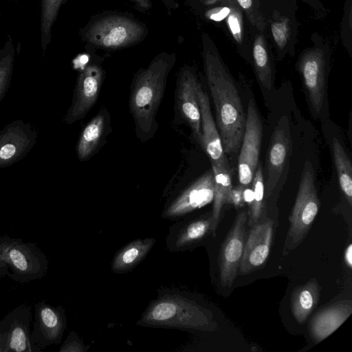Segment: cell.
<instances>
[{
	"instance_id": "6da1fadb",
	"label": "cell",
	"mask_w": 352,
	"mask_h": 352,
	"mask_svg": "<svg viewBox=\"0 0 352 352\" xmlns=\"http://www.w3.org/2000/svg\"><path fill=\"white\" fill-rule=\"evenodd\" d=\"M202 56L207 83L214 105L216 125L225 153L237 152L243 140L246 116L230 73L212 38L201 34Z\"/></svg>"
},
{
	"instance_id": "7a4b0ae2",
	"label": "cell",
	"mask_w": 352,
	"mask_h": 352,
	"mask_svg": "<svg viewBox=\"0 0 352 352\" xmlns=\"http://www.w3.org/2000/svg\"><path fill=\"white\" fill-rule=\"evenodd\" d=\"M176 54L162 52L146 67L139 69L130 86L129 107L136 136L146 142L155 135L156 116L164 98L168 75L175 65Z\"/></svg>"
},
{
	"instance_id": "3957f363",
	"label": "cell",
	"mask_w": 352,
	"mask_h": 352,
	"mask_svg": "<svg viewBox=\"0 0 352 352\" xmlns=\"http://www.w3.org/2000/svg\"><path fill=\"white\" fill-rule=\"evenodd\" d=\"M79 35L87 49L116 51L142 43L148 28L131 13L104 10L91 16Z\"/></svg>"
},
{
	"instance_id": "277c9868",
	"label": "cell",
	"mask_w": 352,
	"mask_h": 352,
	"mask_svg": "<svg viewBox=\"0 0 352 352\" xmlns=\"http://www.w3.org/2000/svg\"><path fill=\"white\" fill-rule=\"evenodd\" d=\"M141 325L214 331L218 326L210 310L177 294L153 302L143 314Z\"/></svg>"
},
{
	"instance_id": "5b68a950",
	"label": "cell",
	"mask_w": 352,
	"mask_h": 352,
	"mask_svg": "<svg viewBox=\"0 0 352 352\" xmlns=\"http://www.w3.org/2000/svg\"><path fill=\"white\" fill-rule=\"evenodd\" d=\"M300 55L296 66L312 111L320 113L325 97L329 46L318 36Z\"/></svg>"
},
{
	"instance_id": "8992f818",
	"label": "cell",
	"mask_w": 352,
	"mask_h": 352,
	"mask_svg": "<svg viewBox=\"0 0 352 352\" xmlns=\"http://www.w3.org/2000/svg\"><path fill=\"white\" fill-rule=\"evenodd\" d=\"M312 164L306 160L301 173L296 201L289 215V242L294 247L304 239L320 209Z\"/></svg>"
},
{
	"instance_id": "52a82bcc",
	"label": "cell",
	"mask_w": 352,
	"mask_h": 352,
	"mask_svg": "<svg viewBox=\"0 0 352 352\" xmlns=\"http://www.w3.org/2000/svg\"><path fill=\"white\" fill-rule=\"evenodd\" d=\"M263 135L261 120L254 101L248 103L245 131L238 160V177L243 188L252 183L258 164Z\"/></svg>"
},
{
	"instance_id": "ba28073f",
	"label": "cell",
	"mask_w": 352,
	"mask_h": 352,
	"mask_svg": "<svg viewBox=\"0 0 352 352\" xmlns=\"http://www.w3.org/2000/svg\"><path fill=\"white\" fill-rule=\"evenodd\" d=\"M104 77V71L100 65L91 63L78 74L74 90L72 103L64 122L72 124L82 119L96 104Z\"/></svg>"
},
{
	"instance_id": "9c48e42d",
	"label": "cell",
	"mask_w": 352,
	"mask_h": 352,
	"mask_svg": "<svg viewBox=\"0 0 352 352\" xmlns=\"http://www.w3.org/2000/svg\"><path fill=\"white\" fill-rule=\"evenodd\" d=\"M38 133L33 125L22 120H14L0 131V168L22 159L36 142Z\"/></svg>"
},
{
	"instance_id": "30bf717a",
	"label": "cell",
	"mask_w": 352,
	"mask_h": 352,
	"mask_svg": "<svg viewBox=\"0 0 352 352\" xmlns=\"http://www.w3.org/2000/svg\"><path fill=\"white\" fill-rule=\"evenodd\" d=\"M247 213L241 211L236 216L223 241L219 256L220 282L223 287L232 285L243 256Z\"/></svg>"
},
{
	"instance_id": "8fae6325",
	"label": "cell",
	"mask_w": 352,
	"mask_h": 352,
	"mask_svg": "<svg viewBox=\"0 0 352 352\" xmlns=\"http://www.w3.org/2000/svg\"><path fill=\"white\" fill-rule=\"evenodd\" d=\"M198 83L197 73L193 67L185 65L180 69L176 83L177 104L182 116L201 144V115L197 96Z\"/></svg>"
},
{
	"instance_id": "7c38bea8",
	"label": "cell",
	"mask_w": 352,
	"mask_h": 352,
	"mask_svg": "<svg viewBox=\"0 0 352 352\" xmlns=\"http://www.w3.org/2000/svg\"><path fill=\"white\" fill-rule=\"evenodd\" d=\"M291 135L287 118H281L272 133L267 151L265 192L269 196L280 180L289 157Z\"/></svg>"
},
{
	"instance_id": "4fadbf2b",
	"label": "cell",
	"mask_w": 352,
	"mask_h": 352,
	"mask_svg": "<svg viewBox=\"0 0 352 352\" xmlns=\"http://www.w3.org/2000/svg\"><path fill=\"white\" fill-rule=\"evenodd\" d=\"M214 197V176L208 170L177 197L167 207L163 217L175 219L205 206Z\"/></svg>"
},
{
	"instance_id": "5bb4252c",
	"label": "cell",
	"mask_w": 352,
	"mask_h": 352,
	"mask_svg": "<svg viewBox=\"0 0 352 352\" xmlns=\"http://www.w3.org/2000/svg\"><path fill=\"white\" fill-rule=\"evenodd\" d=\"M273 237V221L267 219L252 226L245 241L243 256L239 271L241 274H250L267 261Z\"/></svg>"
},
{
	"instance_id": "9a60e30c",
	"label": "cell",
	"mask_w": 352,
	"mask_h": 352,
	"mask_svg": "<svg viewBox=\"0 0 352 352\" xmlns=\"http://www.w3.org/2000/svg\"><path fill=\"white\" fill-rule=\"evenodd\" d=\"M197 96L201 115V142L200 145L208 156L211 164L230 166L212 114L208 96L199 82L197 88Z\"/></svg>"
},
{
	"instance_id": "2e32d148",
	"label": "cell",
	"mask_w": 352,
	"mask_h": 352,
	"mask_svg": "<svg viewBox=\"0 0 352 352\" xmlns=\"http://www.w3.org/2000/svg\"><path fill=\"white\" fill-rule=\"evenodd\" d=\"M352 302L345 300L320 309L311 318L309 331L310 337L319 343L333 333L350 316Z\"/></svg>"
},
{
	"instance_id": "e0dca14e",
	"label": "cell",
	"mask_w": 352,
	"mask_h": 352,
	"mask_svg": "<svg viewBox=\"0 0 352 352\" xmlns=\"http://www.w3.org/2000/svg\"><path fill=\"white\" fill-rule=\"evenodd\" d=\"M109 127V114L106 108H102L87 123L80 134L76 147L79 161H87L98 151L110 129Z\"/></svg>"
},
{
	"instance_id": "ac0fdd59",
	"label": "cell",
	"mask_w": 352,
	"mask_h": 352,
	"mask_svg": "<svg viewBox=\"0 0 352 352\" xmlns=\"http://www.w3.org/2000/svg\"><path fill=\"white\" fill-rule=\"evenodd\" d=\"M6 249V252L3 250L2 256L6 258L5 260L15 274L28 277V279L43 274L44 265L40 264L38 258L34 254L36 252H33V248L28 244L14 243Z\"/></svg>"
},
{
	"instance_id": "d6986e66",
	"label": "cell",
	"mask_w": 352,
	"mask_h": 352,
	"mask_svg": "<svg viewBox=\"0 0 352 352\" xmlns=\"http://www.w3.org/2000/svg\"><path fill=\"white\" fill-rule=\"evenodd\" d=\"M320 286L316 278L294 289L291 296V310L296 320L305 322L320 300Z\"/></svg>"
},
{
	"instance_id": "ffe728a7",
	"label": "cell",
	"mask_w": 352,
	"mask_h": 352,
	"mask_svg": "<svg viewBox=\"0 0 352 352\" xmlns=\"http://www.w3.org/2000/svg\"><path fill=\"white\" fill-rule=\"evenodd\" d=\"M155 243V239L146 238L128 243L115 255L111 265L112 271L123 273L132 270L144 258Z\"/></svg>"
},
{
	"instance_id": "44dd1931",
	"label": "cell",
	"mask_w": 352,
	"mask_h": 352,
	"mask_svg": "<svg viewBox=\"0 0 352 352\" xmlns=\"http://www.w3.org/2000/svg\"><path fill=\"white\" fill-rule=\"evenodd\" d=\"M272 55L264 33L258 32L252 44L253 65L259 83L268 90L272 87L274 78Z\"/></svg>"
},
{
	"instance_id": "7402d4cb",
	"label": "cell",
	"mask_w": 352,
	"mask_h": 352,
	"mask_svg": "<svg viewBox=\"0 0 352 352\" xmlns=\"http://www.w3.org/2000/svg\"><path fill=\"white\" fill-rule=\"evenodd\" d=\"M214 176V197L212 206V232L215 234L219 223L223 206L228 204L229 195L232 188V177L230 166L211 164Z\"/></svg>"
},
{
	"instance_id": "603a6c76",
	"label": "cell",
	"mask_w": 352,
	"mask_h": 352,
	"mask_svg": "<svg viewBox=\"0 0 352 352\" xmlns=\"http://www.w3.org/2000/svg\"><path fill=\"white\" fill-rule=\"evenodd\" d=\"M270 33L275 45L278 60L292 50V41L295 33L291 19L278 12L274 11L270 19Z\"/></svg>"
},
{
	"instance_id": "cb8c5ba5",
	"label": "cell",
	"mask_w": 352,
	"mask_h": 352,
	"mask_svg": "<svg viewBox=\"0 0 352 352\" xmlns=\"http://www.w3.org/2000/svg\"><path fill=\"white\" fill-rule=\"evenodd\" d=\"M332 153L340 188L350 206L352 205V165L342 144L337 138L332 140Z\"/></svg>"
},
{
	"instance_id": "d4e9b609",
	"label": "cell",
	"mask_w": 352,
	"mask_h": 352,
	"mask_svg": "<svg viewBox=\"0 0 352 352\" xmlns=\"http://www.w3.org/2000/svg\"><path fill=\"white\" fill-rule=\"evenodd\" d=\"M67 0H41V43L43 54L45 53L52 39V30L59 10Z\"/></svg>"
},
{
	"instance_id": "484cf974",
	"label": "cell",
	"mask_w": 352,
	"mask_h": 352,
	"mask_svg": "<svg viewBox=\"0 0 352 352\" xmlns=\"http://www.w3.org/2000/svg\"><path fill=\"white\" fill-rule=\"evenodd\" d=\"M212 218L199 219L191 221L180 230L175 243V248L182 249L204 238L209 231H212Z\"/></svg>"
},
{
	"instance_id": "4316f807",
	"label": "cell",
	"mask_w": 352,
	"mask_h": 352,
	"mask_svg": "<svg viewBox=\"0 0 352 352\" xmlns=\"http://www.w3.org/2000/svg\"><path fill=\"white\" fill-rule=\"evenodd\" d=\"M15 50L12 39L8 36L4 45L0 49V102L5 96L10 85Z\"/></svg>"
},
{
	"instance_id": "83f0119b",
	"label": "cell",
	"mask_w": 352,
	"mask_h": 352,
	"mask_svg": "<svg viewBox=\"0 0 352 352\" xmlns=\"http://www.w3.org/2000/svg\"><path fill=\"white\" fill-rule=\"evenodd\" d=\"M252 184V198L248 220V224L250 226L255 225L259 221L264 206L265 181L263 168L261 164H258Z\"/></svg>"
},
{
	"instance_id": "f1b7e54d",
	"label": "cell",
	"mask_w": 352,
	"mask_h": 352,
	"mask_svg": "<svg viewBox=\"0 0 352 352\" xmlns=\"http://www.w3.org/2000/svg\"><path fill=\"white\" fill-rule=\"evenodd\" d=\"M39 324L49 341L57 340L63 330V320L55 309L44 307L39 312Z\"/></svg>"
},
{
	"instance_id": "f546056e",
	"label": "cell",
	"mask_w": 352,
	"mask_h": 352,
	"mask_svg": "<svg viewBox=\"0 0 352 352\" xmlns=\"http://www.w3.org/2000/svg\"><path fill=\"white\" fill-rule=\"evenodd\" d=\"M243 12L235 0L230 3V11L225 19L232 37L239 45L244 43V27Z\"/></svg>"
},
{
	"instance_id": "4dcf8cb0",
	"label": "cell",
	"mask_w": 352,
	"mask_h": 352,
	"mask_svg": "<svg viewBox=\"0 0 352 352\" xmlns=\"http://www.w3.org/2000/svg\"><path fill=\"white\" fill-rule=\"evenodd\" d=\"M250 23L259 32H265L267 21L262 12L258 0H235Z\"/></svg>"
},
{
	"instance_id": "1f68e13d",
	"label": "cell",
	"mask_w": 352,
	"mask_h": 352,
	"mask_svg": "<svg viewBox=\"0 0 352 352\" xmlns=\"http://www.w3.org/2000/svg\"><path fill=\"white\" fill-rule=\"evenodd\" d=\"M28 339L25 328L16 325L10 331L8 341L7 351L16 352L28 351Z\"/></svg>"
},
{
	"instance_id": "d6a6232c",
	"label": "cell",
	"mask_w": 352,
	"mask_h": 352,
	"mask_svg": "<svg viewBox=\"0 0 352 352\" xmlns=\"http://www.w3.org/2000/svg\"><path fill=\"white\" fill-rule=\"evenodd\" d=\"M233 0H225L216 6L206 9L200 16L210 21L221 22L226 19L230 11V3Z\"/></svg>"
},
{
	"instance_id": "836d02e7",
	"label": "cell",
	"mask_w": 352,
	"mask_h": 352,
	"mask_svg": "<svg viewBox=\"0 0 352 352\" xmlns=\"http://www.w3.org/2000/svg\"><path fill=\"white\" fill-rule=\"evenodd\" d=\"M343 19L341 26V36L344 44H347L348 50H351V0H346Z\"/></svg>"
},
{
	"instance_id": "e575fe53",
	"label": "cell",
	"mask_w": 352,
	"mask_h": 352,
	"mask_svg": "<svg viewBox=\"0 0 352 352\" xmlns=\"http://www.w3.org/2000/svg\"><path fill=\"white\" fill-rule=\"evenodd\" d=\"M197 14H201L206 9L216 6L225 0H184Z\"/></svg>"
},
{
	"instance_id": "d590c367",
	"label": "cell",
	"mask_w": 352,
	"mask_h": 352,
	"mask_svg": "<svg viewBox=\"0 0 352 352\" xmlns=\"http://www.w3.org/2000/svg\"><path fill=\"white\" fill-rule=\"evenodd\" d=\"M245 203V193L243 187L239 186L232 188L229 195L228 204H232L236 208L241 207Z\"/></svg>"
},
{
	"instance_id": "8d00e7d4",
	"label": "cell",
	"mask_w": 352,
	"mask_h": 352,
	"mask_svg": "<svg viewBox=\"0 0 352 352\" xmlns=\"http://www.w3.org/2000/svg\"><path fill=\"white\" fill-rule=\"evenodd\" d=\"M130 1L137 10L142 13H148L153 8L151 0H127Z\"/></svg>"
},
{
	"instance_id": "74e56055",
	"label": "cell",
	"mask_w": 352,
	"mask_h": 352,
	"mask_svg": "<svg viewBox=\"0 0 352 352\" xmlns=\"http://www.w3.org/2000/svg\"><path fill=\"white\" fill-rule=\"evenodd\" d=\"M160 1L166 8L169 16L179 8V4L176 0H160Z\"/></svg>"
},
{
	"instance_id": "f35d334b",
	"label": "cell",
	"mask_w": 352,
	"mask_h": 352,
	"mask_svg": "<svg viewBox=\"0 0 352 352\" xmlns=\"http://www.w3.org/2000/svg\"><path fill=\"white\" fill-rule=\"evenodd\" d=\"M344 258L346 265L351 268L352 267V245L350 243L345 250Z\"/></svg>"
},
{
	"instance_id": "ab89813d",
	"label": "cell",
	"mask_w": 352,
	"mask_h": 352,
	"mask_svg": "<svg viewBox=\"0 0 352 352\" xmlns=\"http://www.w3.org/2000/svg\"><path fill=\"white\" fill-rule=\"evenodd\" d=\"M305 1V3L309 4L310 6L316 8V6H318V1L317 0H302Z\"/></svg>"
},
{
	"instance_id": "60d3db41",
	"label": "cell",
	"mask_w": 352,
	"mask_h": 352,
	"mask_svg": "<svg viewBox=\"0 0 352 352\" xmlns=\"http://www.w3.org/2000/svg\"><path fill=\"white\" fill-rule=\"evenodd\" d=\"M11 1H13V0H11Z\"/></svg>"
}]
</instances>
